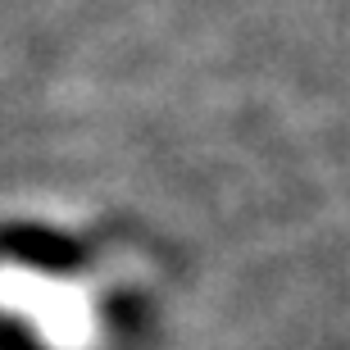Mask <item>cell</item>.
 <instances>
[{
  "label": "cell",
  "mask_w": 350,
  "mask_h": 350,
  "mask_svg": "<svg viewBox=\"0 0 350 350\" xmlns=\"http://www.w3.org/2000/svg\"><path fill=\"white\" fill-rule=\"evenodd\" d=\"M0 319L23 323L46 350H100L105 341L96 291L23 260H0Z\"/></svg>",
  "instance_id": "cell-1"
}]
</instances>
